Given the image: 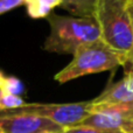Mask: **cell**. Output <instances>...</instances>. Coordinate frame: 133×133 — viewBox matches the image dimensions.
I'll use <instances>...</instances> for the list:
<instances>
[{"mask_svg":"<svg viewBox=\"0 0 133 133\" xmlns=\"http://www.w3.org/2000/svg\"><path fill=\"white\" fill-rule=\"evenodd\" d=\"M47 20L50 32L43 43V49L49 53L74 56L81 47L102 40L95 19L50 14Z\"/></svg>","mask_w":133,"mask_h":133,"instance_id":"6da1fadb","label":"cell"},{"mask_svg":"<svg viewBox=\"0 0 133 133\" xmlns=\"http://www.w3.org/2000/svg\"><path fill=\"white\" fill-rule=\"evenodd\" d=\"M129 2L130 0H99L95 16L102 41L119 54L124 61L133 47V27Z\"/></svg>","mask_w":133,"mask_h":133,"instance_id":"7a4b0ae2","label":"cell"},{"mask_svg":"<svg viewBox=\"0 0 133 133\" xmlns=\"http://www.w3.org/2000/svg\"><path fill=\"white\" fill-rule=\"evenodd\" d=\"M124 64V60L118 53L106 46L102 40L83 46L74 54L71 62L55 75L60 84L82 76L112 70Z\"/></svg>","mask_w":133,"mask_h":133,"instance_id":"3957f363","label":"cell"},{"mask_svg":"<svg viewBox=\"0 0 133 133\" xmlns=\"http://www.w3.org/2000/svg\"><path fill=\"white\" fill-rule=\"evenodd\" d=\"M91 101L70 104H41L29 103L12 110L0 111V117L29 115L49 119L64 129L77 126L90 115Z\"/></svg>","mask_w":133,"mask_h":133,"instance_id":"277c9868","label":"cell"},{"mask_svg":"<svg viewBox=\"0 0 133 133\" xmlns=\"http://www.w3.org/2000/svg\"><path fill=\"white\" fill-rule=\"evenodd\" d=\"M64 130L61 125L36 116L0 117V133H61Z\"/></svg>","mask_w":133,"mask_h":133,"instance_id":"5b68a950","label":"cell"},{"mask_svg":"<svg viewBox=\"0 0 133 133\" xmlns=\"http://www.w3.org/2000/svg\"><path fill=\"white\" fill-rule=\"evenodd\" d=\"M133 101V69L125 71V76L119 82L110 84L92 104H117Z\"/></svg>","mask_w":133,"mask_h":133,"instance_id":"8992f818","label":"cell"},{"mask_svg":"<svg viewBox=\"0 0 133 133\" xmlns=\"http://www.w3.org/2000/svg\"><path fill=\"white\" fill-rule=\"evenodd\" d=\"M61 7L76 18L95 19L99 0H61Z\"/></svg>","mask_w":133,"mask_h":133,"instance_id":"52a82bcc","label":"cell"},{"mask_svg":"<svg viewBox=\"0 0 133 133\" xmlns=\"http://www.w3.org/2000/svg\"><path fill=\"white\" fill-rule=\"evenodd\" d=\"M61 0H23L27 14L32 19L48 18L55 7L61 6Z\"/></svg>","mask_w":133,"mask_h":133,"instance_id":"ba28073f","label":"cell"},{"mask_svg":"<svg viewBox=\"0 0 133 133\" xmlns=\"http://www.w3.org/2000/svg\"><path fill=\"white\" fill-rule=\"evenodd\" d=\"M22 97L15 96V95L8 94V92L0 90V111L4 110H12V109H16L20 106L25 105Z\"/></svg>","mask_w":133,"mask_h":133,"instance_id":"9c48e42d","label":"cell"},{"mask_svg":"<svg viewBox=\"0 0 133 133\" xmlns=\"http://www.w3.org/2000/svg\"><path fill=\"white\" fill-rule=\"evenodd\" d=\"M0 90H4V91L8 92V94L21 97V95L25 91V87H23L22 82L19 78L11 76V77H5V81L2 83V88Z\"/></svg>","mask_w":133,"mask_h":133,"instance_id":"30bf717a","label":"cell"},{"mask_svg":"<svg viewBox=\"0 0 133 133\" xmlns=\"http://www.w3.org/2000/svg\"><path fill=\"white\" fill-rule=\"evenodd\" d=\"M61 133H119L115 131H104V130L94 129V127H88V126H72L65 129Z\"/></svg>","mask_w":133,"mask_h":133,"instance_id":"8fae6325","label":"cell"},{"mask_svg":"<svg viewBox=\"0 0 133 133\" xmlns=\"http://www.w3.org/2000/svg\"><path fill=\"white\" fill-rule=\"evenodd\" d=\"M129 13H130V18H131V22H132V27H133V0H130L129 2ZM125 71L131 70L133 69V47L130 50V53L125 56V61H124V65Z\"/></svg>","mask_w":133,"mask_h":133,"instance_id":"7c38bea8","label":"cell"},{"mask_svg":"<svg viewBox=\"0 0 133 133\" xmlns=\"http://www.w3.org/2000/svg\"><path fill=\"white\" fill-rule=\"evenodd\" d=\"M23 5V0H0V15Z\"/></svg>","mask_w":133,"mask_h":133,"instance_id":"4fadbf2b","label":"cell"},{"mask_svg":"<svg viewBox=\"0 0 133 133\" xmlns=\"http://www.w3.org/2000/svg\"><path fill=\"white\" fill-rule=\"evenodd\" d=\"M4 81H5V76L2 75V72L0 71V89L2 88V83H4Z\"/></svg>","mask_w":133,"mask_h":133,"instance_id":"5bb4252c","label":"cell"}]
</instances>
